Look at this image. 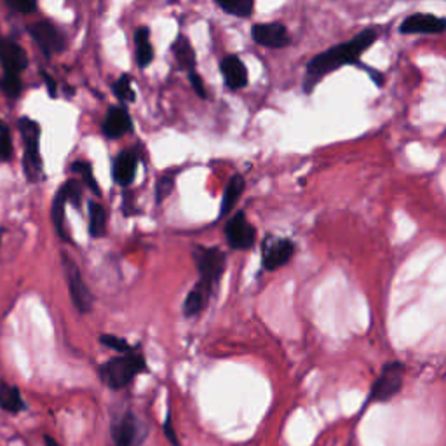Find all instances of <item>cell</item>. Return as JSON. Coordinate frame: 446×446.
Instances as JSON below:
<instances>
[{
	"label": "cell",
	"instance_id": "6da1fadb",
	"mask_svg": "<svg viewBox=\"0 0 446 446\" xmlns=\"http://www.w3.org/2000/svg\"><path fill=\"white\" fill-rule=\"evenodd\" d=\"M376 37H378V31L375 28H366V30L359 31L357 35H354L348 40L333 45V47L314 56L305 66L303 91L307 94H310L314 91V87L319 84V80H323L330 73L337 72L341 66L355 65L362 68L364 66L361 63L362 52L368 51L375 44Z\"/></svg>",
	"mask_w": 446,
	"mask_h": 446
},
{
	"label": "cell",
	"instance_id": "7a4b0ae2",
	"mask_svg": "<svg viewBox=\"0 0 446 446\" xmlns=\"http://www.w3.org/2000/svg\"><path fill=\"white\" fill-rule=\"evenodd\" d=\"M146 371V362L139 352L129 351L100 366V378L105 385L118 390L128 387L139 373Z\"/></svg>",
	"mask_w": 446,
	"mask_h": 446
},
{
	"label": "cell",
	"instance_id": "3957f363",
	"mask_svg": "<svg viewBox=\"0 0 446 446\" xmlns=\"http://www.w3.org/2000/svg\"><path fill=\"white\" fill-rule=\"evenodd\" d=\"M21 138L24 141V157H23V169L26 174L28 181L37 183L44 173L40 157V125L38 122L31 121L28 117H21L17 122Z\"/></svg>",
	"mask_w": 446,
	"mask_h": 446
},
{
	"label": "cell",
	"instance_id": "277c9868",
	"mask_svg": "<svg viewBox=\"0 0 446 446\" xmlns=\"http://www.w3.org/2000/svg\"><path fill=\"white\" fill-rule=\"evenodd\" d=\"M192 258H194L195 267H197L199 272L197 282L215 291V284H218L223 272H225V253L218 247L197 246L192 251Z\"/></svg>",
	"mask_w": 446,
	"mask_h": 446
},
{
	"label": "cell",
	"instance_id": "5b68a950",
	"mask_svg": "<svg viewBox=\"0 0 446 446\" xmlns=\"http://www.w3.org/2000/svg\"><path fill=\"white\" fill-rule=\"evenodd\" d=\"M61 265L63 272H65L66 284H68L70 296H72L73 307L79 310L80 314H89L93 310V293L89 291V288L84 282L82 274H80L79 267H77L75 261L72 260L68 253H61Z\"/></svg>",
	"mask_w": 446,
	"mask_h": 446
},
{
	"label": "cell",
	"instance_id": "8992f818",
	"mask_svg": "<svg viewBox=\"0 0 446 446\" xmlns=\"http://www.w3.org/2000/svg\"><path fill=\"white\" fill-rule=\"evenodd\" d=\"M110 446H141L143 425L131 410L114 417L110 427Z\"/></svg>",
	"mask_w": 446,
	"mask_h": 446
},
{
	"label": "cell",
	"instance_id": "52a82bcc",
	"mask_svg": "<svg viewBox=\"0 0 446 446\" xmlns=\"http://www.w3.org/2000/svg\"><path fill=\"white\" fill-rule=\"evenodd\" d=\"M403 376H404V364L399 361L387 362L382 368L380 375L376 376L375 383H373L371 394L369 399L376 401V403H385V401L392 399L403 387Z\"/></svg>",
	"mask_w": 446,
	"mask_h": 446
},
{
	"label": "cell",
	"instance_id": "ba28073f",
	"mask_svg": "<svg viewBox=\"0 0 446 446\" xmlns=\"http://www.w3.org/2000/svg\"><path fill=\"white\" fill-rule=\"evenodd\" d=\"M295 254V243L282 237L268 236L261 244V263L268 272L284 267Z\"/></svg>",
	"mask_w": 446,
	"mask_h": 446
},
{
	"label": "cell",
	"instance_id": "9c48e42d",
	"mask_svg": "<svg viewBox=\"0 0 446 446\" xmlns=\"http://www.w3.org/2000/svg\"><path fill=\"white\" fill-rule=\"evenodd\" d=\"M225 237L232 249H249L256 243V230L247 222L244 211H239L225 223Z\"/></svg>",
	"mask_w": 446,
	"mask_h": 446
},
{
	"label": "cell",
	"instance_id": "30bf717a",
	"mask_svg": "<svg viewBox=\"0 0 446 446\" xmlns=\"http://www.w3.org/2000/svg\"><path fill=\"white\" fill-rule=\"evenodd\" d=\"M28 31H30L31 38L37 42L40 51L47 58L58 54V52H61L65 49V35L54 24L49 23V21H38V23L31 24L28 28Z\"/></svg>",
	"mask_w": 446,
	"mask_h": 446
},
{
	"label": "cell",
	"instance_id": "8fae6325",
	"mask_svg": "<svg viewBox=\"0 0 446 446\" xmlns=\"http://www.w3.org/2000/svg\"><path fill=\"white\" fill-rule=\"evenodd\" d=\"M399 31L404 35H439L446 31V17H438L434 14L415 13L404 17Z\"/></svg>",
	"mask_w": 446,
	"mask_h": 446
},
{
	"label": "cell",
	"instance_id": "7c38bea8",
	"mask_svg": "<svg viewBox=\"0 0 446 446\" xmlns=\"http://www.w3.org/2000/svg\"><path fill=\"white\" fill-rule=\"evenodd\" d=\"M251 37L256 44L268 49H282L291 44L288 28L282 23H256L251 28Z\"/></svg>",
	"mask_w": 446,
	"mask_h": 446
},
{
	"label": "cell",
	"instance_id": "4fadbf2b",
	"mask_svg": "<svg viewBox=\"0 0 446 446\" xmlns=\"http://www.w3.org/2000/svg\"><path fill=\"white\" fill-rule=\"evenodd\" d=\"M105 138L117 139L132 131V121L129 112L124 107H110L101 125Z\"/></svg>",
	"mask_w": 446,
	"mask_h": 446
},
{
	"label": "cell",
	"instance_id": "5bb4252c",
	"mask_svg": "<svg viewBox=\"0 0 446 446\" xmlns=\"http://www.w3.org/2000/svg\"><path fill=\"white\" fill-rule=\"evenodd\" d=\"M0 63H2L3 73L20 75L28 66V56L20 44L0 38Z\"/></svg>",
	"mask_w": 446,
	"mask_h": 446
},
{
	"label": "cell",
	"instance_id": "9a60e30c",
	"mask_svg": "<svg viewBox=\"0 0 446 446\" xmlns=\"http://www.w3.org/2000/svg\"><path fill=\"white\" fill-rule=\"evenodd\" d=\"M138 169V153L134 150H124L118 153L112 166V176L114 181L121 187H129L136 176Z\"/></svg>",
	"mask_w": 446,
	"mask_h": 446
},
{
	"label": "cell",
	"instance_id": "2e32d148",
	"mask_svg": "<svg viewBox=\"0 0 446 446\" xmlns=\"http://www.w3.org/2000/svg\"><path fill=\"white\" fill-rule=\"evenodd\" d=\"M220 70L230 91L243 89L247 86V70L237 56H225L220 63Z\"/></svg>",
	"mask_w": 446,
	"mask_h": 446
},
{
	"label": "cell",
	"instance_id": "e0dca14e",
	"mask_svg": "<svg viewBox=\"0 0 446 446\" xmlns=\"http://www.w3.org/2000/svg\"><path fill=\"white\" fill-rule=\"evenodd\" d=\"M211 295H213L211 289L206 288V286H202L201 282H197V284H195L194 288L188 291L187 298H185V302H183L185 316L194 317V316H197V314H201L202 310L208 307Z\"/></svg>",
	"mask_w": 446,
	"mask_h": 446
},
{
	"label": "cell",
	"instance_id": "ac0fdd59",
	"mask_svg": "<svg viewBox=\"0 0 446 446\" xmlns=\"http://www.w3.org/2000/svg\"><path fill=\"white\" fill-rule=\"evenodd\" d=\"M66 202H70V195H68V187L66 183H63L61 187L56 192L54 199H52V206H51V220L54 223L56 230H58L59 237H63L65 240H68V233L65 230V208Z\"/></svg>",
	"mask_w": 446,
	"mask_h": 446
},
{
	"label": "cell",
	"instance_id": "d6986e66",
	"mask_svg": "<svg viewBox=\"0 0 446 446\" xmlns=\"http://www.w3.org/2000/svg\"><path fill=\"white\" fill-rule=\"evenodd\" d=\"M134 54L136 65L139 68H146L153 59V45L150 42V30L146 26H139L134 31Z\"/></svg>",
	"mask_w": 446,
	"mask_h": 446
},
{
	"label": "cell",
	"instance_id": "ffe728a7",
	"mask_svg": "<svg viewBox=\"0 0 446 446\" xmlns=\"http://www.w3.org/2000/svg\"><path fill=\"white\" fill-rule=\"evenodd\" d=\"M244 187H246V181L240 174H233L232 178L226 183L225 192H223L222 197V206H220V216H226L233 209L236 202L239 201V197L243 195Z\"/></svg>",
	"mask_w": 446,
	"mask_h": 446
},
{
	"label": "cell",
	"instance_id": "44dd1931",
	"mask_svg": "<svg viewBox=\"0 0 446 446\" xmlns=\"http://www.w3.org/2000/svg\"><path fill=\"white\" fill-rule=\"evenodd\" d=\"M173 52H174V59H176L178 68L183 70V72H194L195 68V51L192 47L190 40L183 35L174 40L173 44Z\"/></svg>",
	"mask_w": 446,
	"mask_h": 446
},
{
	"label": "cell",
	"instance_id": "7402d4cb",
	"mask_svg": "<svg viewBox=\"0 0 446 446\" xmlns=\"http://www.w3.org/2000/svg\"><path fill=\"white\" fill-rule=\"evenodd\" d=\"M0 408L7 413H20L24 408L23 397H21L20 389L14 385H9L6 382H0Z\"/></svg>",
	"mask_w": 446,
	"mask_h": 446
},
{
	"label": "cell",
	"instance_id": "603a6c76",
	"mask_svg": "<svg viewBox=\"0 0 446 446\" xmlns=\"http://www.w3.org/2000/svg\"><path fill=\"white\" fill-rule=\"evenodd\" d=\"M107 232V211L100 202H89V236L98 239Z\"/></svg>",
	"mask_w": 446,
	"mask_h": 446
},
{
	"label": "cell",
	"instance_id": "cb8c5ba5",
	"mask_svg": "<svg viewBox=\"0 0 446 446\" xmlns=\"http://www.w3.org/2000/svg\"><path fill=\"white\" fill-rule=\"evenodd\" d=\"M215 3L237 17H249L254 10V0H215Z\"/></svg>",
	"mask_w": 446,
	"mask_h": 446
},
{
	"label": "cell",
	"instance_id": "d4e9b609",
	"mask_svg": "<svg viewBox=\"0 0 446 446\" xmlns=\"http://www.w3.org/2000/svg\"><path fill=\"white\" fill-rule=\"evenodd\" d=\"M72 171H73V173L80 174V178L84 180V183H86L87 188H91V190H93L94 194H96V195L101 194L100 185H98L96 178H94L93 166H91L89 162H86V160H75V162L72 164Z\"/></svg>",
	"mask_w": 446,
	"mask_h": 446
},
{
	"label": "cell",
	"instance_id": "484cf974",
	"mask_svg": "<svg viewBox=\"0 0 446 446\" xmlns=\"http://www.w3.org/2000/svg\"><path fill=\"white\" fill-rule=\"evenodd\" d=\"M21 89H23V86H21L20 75H16V73H3L0 77V91L7 98H10V100H16L21 94Z\"/></svg>",
	"mask_w": 446,
	"mask_h": 446
},
{
	"label": "cell",
	"instance_id": "4316f807",
	"mask_svg": "<svg viewBox=\"0 0 446 446\" xmlns=\"http://www.w3.org/2000/svg\"><path fill=\"white\" fill-rule=\"evenodd\" d=\"M131 79H129V75H121L117 80H115L114 84V94L121 101H128V103H131V101L136 100V94H134V89H132L131 86Z\"/></svg>",
	"mask_w": 446,
	"mask_h": 446
},
{
	"label": "cell",
	"instance_id": "83f0119b",
	"mask_svg": "<svg viewBox=\"0 0 446 446\" xmlns=\"http://www.w3.org/2000/svg\"><path fill=\"white\" fill-rule=\"evenodd\" d=\"M13 136L7 125L0 124V162H7L13 159Z\"/></svg>",
	"mask_w": 446,
	"mask_h": 446
},
{
	"label": "cell",
	"instance_id": "f1b7e54d",
	"mask_svg": "<svg viewBox=\"0 0 446 446\" xmlns=\"http://www.w3.org/2000/svg\"><path fill=\"white\" fill-rule=\"evenodd\" d=\"M174 188V178L169 176V174H166V176H160L159 181H157L155 185V201L157 204H160V202L164 201V199L167 197V195L173 192Z\"/></svg>",
	"mask_w": 446,
	"mask_h": 446
},
{
	"label": "cell",
	"instance_id": "f546056e",
	"mask_svg": "<svg viewBox=\"0 0 446 446\" xmlns=\"http://www.w3.org/2000/svg\"><path fill=\"white\" fill-rule=\"evenodd\" d=\"M7 7L17 14H31L37 10V0H6Z\"/></svg>",
	"mask_w": 446,
	"mask_h": 446
},
{
	"label": "cell",
	"instance_id": "4dcf8cb0",
	"mask_svg": "<svg viewBox=\"0 0 446 446\" xmlns=\"http://www.w3.org/2000/svg\"><path fill=\"white\" fill-rule=\"evenodd\" d=\"M100 341L103 345H107L108 348H114V351L122 352V354H125V352L132 351V348L129 347V344L124 340V338H118V337H115V334H101Z\"/></svg>",
	"mask_w": 446,
	"mask_h": 446
},
{
	"label": "cell",
	"instance_id": "1f68e13d",
	"mask_svg": "<svg viewBox=\"0 0 446 446\" xmlns=\"http://www.w3.org/2000/svg\"><path fill=\"white\" fill-rule=\"evenodd\" d=\"M66 187H68V195L70 202H72L75 208H80V202H82V185L77 180H68L65 181Z\"/></svg>",
	"mask_w": 446,
	"mask_h": 446
},
{
	"label": "cell",
	"instance_id": "d6a6232c",
	"mask_svg": "<svg viewBox=\"0 0 446 446\" xmlns=\"http://www.w3.org/2000/svg\"><path fill=\"white\" fill-rule=\"evenodd\" d=\"M188 80H190L192 87H194V91L197 93V96L202 98V100H206V98H208V93H206L204 82H202L201 77H199L195 72H190L188 73Z\"/></svg>",
	"mask_w": 446,
	"mask_h": 446
},
{
	"label": "cell",
	"instance_id": "836d02e7",
	"mask_svg": "<svg viewBox=\"0 0 446 446\" xmlns=\"http://www.w3.org/2000/svg\"><path fill=\"white\" fill-rule=\"evenodd\" d=\"M164 434H166L167 441L171 443V446H180V439H178L176 431H174V425L171 424V418L167 417L164 422Z\"/></svg>",
	"mask_w": 446,
	"mask_h": 446
},
{
	"label": "cell",
	"instance_id": "e575fe53",
	"mask_svg": "<svg viewBox=\"0 0 446 446\" xmlns=\"http://www.w3.org/2000/svg\"><path fill=\"white\" fill-rule=\"evenodd\" d=\"M42 79H44L45 87H47V93L51 98L58 96V86H56V80L49 75L47 72H42Z\"/></svg>",
	"mask_w": 446,
	"mask_h": 446
},
{
	"label": "cell",
	"instance_id": "d590c367",
	"mask_svg": "<svg viewBox=\"0 0 446 446\" xmlns=\"http://www.w3.org/2000/svg\"><path fill=\"white\" fill-rule=\"evenodd\" d=\"M44 446H59V443L56 441V439L52 438V436L45 434L44 436Z\"/></svg>",
	"mask_w": 446,
	"mask_h": 446
},
{
	"label": "cell",
	"instance_id": "8d00e7d4",
	"mask_svg": "<svg viewBox=\"0 0 446 446\" xmlns=\"http://www.w3.org/2000/svg\"><path fill=\"white\" fill-rule=\"evenodd\" d=\"M3 232H6V230H3V229H0V243H2V237H3Z\"/></svg>",
	"mask_w": 446,
	"mask_h": 446
},
{
	"label": "cell",
	"instance_id": "74e56055",
	"mask_svg": "<svg viewBox=\"0 0 446 446\" xmlns=\"http://www.w3.org/2000/svg\"><path fill=\"white\" fill-rule=\"evenodd\" d=\"M0 124H2V122H0Z\"/></svg>",
	"mask_w": 446,
	"mask_h": 446
}]
</instances>
